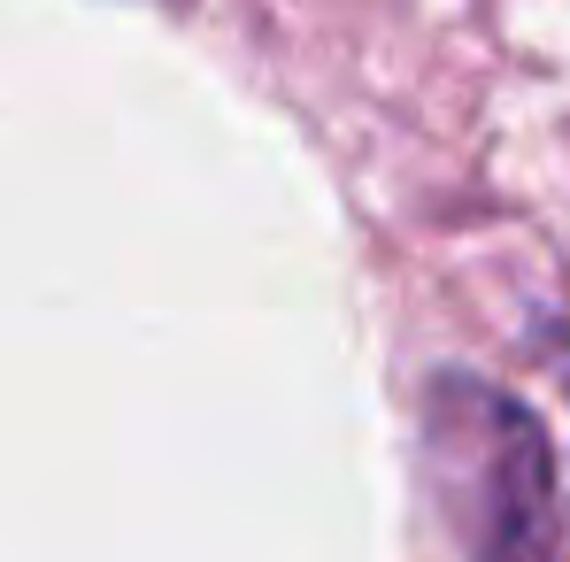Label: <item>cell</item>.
Segmentation results:
<instances>
[{"instance_id": "cell-1", "label": "cell", "mask_w": 570, "mask_h": 562, "mask_svg": "<svg viewBox=\"0 0 570 562\" xmlns=\"http://www.w3.org/2000/svg\"><path fill=\"white\" fill-rule=\"evenodd\" d=\"M424 455L440 509L471 562H556L563 501L548 424L471 371H440L424 385Z\"/></svg>"}]
</instances>
